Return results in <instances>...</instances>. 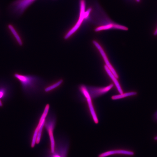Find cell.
<instances>
[{
    "label": "cell",
    "mask_w": 157,
    "mask_h": 157,
    "mask_svg": "<svg viewBox=\"0 0 157 157\" xmlns=\"http://www.w3.org/2000/svg\"><path fill=\"white\" fill-rule=\"evenodd\" d=\"M14 76L20 82L23 91L28 94L37 91L42 83V80L35 76L15 73Z\"/></svg>",
    "instance_id": "1"
},
{
    "label": "cell",
    "mask_w": 157,
    "mask_h": 157,
    "mask_svg": "<svg viewBox=\"0 0 157 157\" xmlns=\"http://www.w3.org/2000/svg\"><path fill=\"white\" fill-rule=\"evenodd\" d=\"M35 0H15L10 5L9 10L13 15H21L26 9Z\"/></svg>",
    "instance_id": "2"
},
{
    "label": "cell",
    "mask_w": 157,
    "mask_h": 157,
    "mask_svg": "<svg viewBox=\"0 0 157 157\" xmlns=\"http://www.w3.org/2000/svg\"><path fill=\"white\" fill-rule=\"evenodd\" d=\"M56 122V120L54 116L52 115L47 117L44 126L48 133L49 138L51 151L52 154L55 152V143L53 136V131Z\"/></svg>",
    "instance_id": "3"
},
{
    "label": "cell",
    "mask_w": 157,
    "mask_h": 157,
    "mask_svg": "<svg viewBox=\"0 0 157 157\" xmlns=\"http://www.w3.org/2000/svg\"><path fill=\"white\" fill-rule=\"evenodd\" d=\"M85 0H81L80 1V13L79 17L77 22L75 25L66 33L64 37V38L66 40L69 38L79 28L85 18Z\"/></svg>",
    "instance_id": "4"
},
{
    "label": "cell",
    "mask_w": 157,
    "mask_h": 157,
    "mask_svg": "<svg viewBox=\"0 0 157 157\" xmlns=\"http://www.w3.org/2000/svg\"><path fill=\"white\" fill-rule=\"evenodd\" d=\"M79 89L86 99L89 108L94 122L96 124L98 123V120L92 104V98L88 91L87 86L84 85H81Z\"/></svg>",
    "instance_id": "5"
},
{
    "label": "cell",
    "mask_w": 157,
    "mask_h": 157,
    "mask_svg": "<svg viewBox=\"0 0 157 157\" xmlns=\"http://www.w3.org/2000/svg\"><path fill=\"white\" fill-rule=\"evenodd\" d=\"M113 84L102 87L87 86L89 94L92 99L99 97L106 93L113 87Z\"/></svg>",
    "instance_id": "6"
},
{
    "label": "cell",
    "mask_w": 157,
    "mask_h": 157,
    "mask_svg": "<svg viewBox=\"0 0 157 157\" xmlns=\"http://www.w3.org/2000/svg\"><path fill=\"white\" fill-rule=\"evenodd\" d=\"M92 42L94 45L98 50L99 52L100 53V54L105 62V65L108 67L113 75L118 79L119 78L118 76L115 69L110 63V62L107 58L106 55L103 49L102 48V47L96 41L93 40Z\"/></svg>",
    "instance_id": "7"
},
{
    "label": "cell",
    "mask_w": 157,
    "mask_h": 157,
    "mask_svg": "<svg viewBox=\"0 0 157 157\" xmlns=\"http://www.w3.org/2000/svg\"><path fill=\"white\" fill-rule=\"evenodd\" d=\"M134 152L132 151L125 149H114L106 151L99 154L97 157H106L115 155H121L129 156H133Z\"/></svg>",
    "instance_id": "8"
},
{
    "label": "cell",
    "mask_w": 157,
    "mask_h": 157,
    "mask_svg": "<svg viewBox=\"0 0 157 157\" xmlns=\"http://www.w3.org/2000/svg\"><path fill=\"white\" fill-rule=\"evenodd\" d=\"M49 108V105L48 104H47L46 106L44 112L40 118L38 125L35 129L31 142V146L32 147H33L36 144V140L39 129L42 122L45 120L48 112Z\"/></svg>",
    "instance_id": "9"
},
{
    "label": "cell",
    "mask_w": 157,
    "mask_h": 157,
    "mask_svg": "<svg viewBox=\"0 0 157 157\" xmlns=\"http://www.w3.org/2000/svg\"><path fill=\"white\" fill-rule=\"evenodd\" d=\"M111 29H120L125 31L127 30V27L114 23L109 22L103 25L97 27L95 29L96 32L108 30Z\"/></svg>",
    "instance_id": "10"
},
{
    "label": "cell",
    "mask_w": 157,
    "mask_h": 157,
    "mask_svg": "<svg viewBox=\"0 0 157 157\" xmlns=\"http://www.w3.org/2000/svg\"><path fill=\"white\" fill-rule=\"evenodd\" d=\"M105 71L114 83L117 89L120 94L123 93V90L117 79L113 75L108 67L105 65L104 66Z\"/></svg>",
    "instance_id": "11"
},
{
    "label": "cell",
    "mask_w": 157,
    "mask_h": 157,
    "mask_svg": "<svg viewBox=\"0 0 157 157\" xmlns=\"http://www.w3.org/2000/svg\"><path fill=\"white\" fill-rule=\"evenodd\" d=\"M8 28L16 40L18 44L19 45L22 46L23 44L22 40L14 26L12 24H10L8 25Z\"/></svg>",
    "instance_id": "12"
},
{
    "label": "cell",
    "mask_w": 157,
    "mask_h": 157,
    "mask_svg": "<svg viewBox=\"0 0 157 157\" xmlns=\"http://www.w3.org/2000/svg\"><path fill=\"white\" fill-rule=\"evenodd\" d=\"M137 93L135 92H131L113 95L111 97L113 100H116L124 98L125 97L136 95Z\"/></svg>",
    "instance_id": "13"
},
{
    "label": "cell",
    "mask_w": 157,
    "mask_h": 157,
    "mask_svg": "<svg viewBox=\"0 0 157 157\" xmlns=\"http://www.w3.org/2000/svg\"><path fill=\"white\" fill-rule=\"evenodd\" d=\"M63 80H60L55 83L46 87L44 89V91L46 92H48L60 86L63 82Z\"/></svg>",
    "instance_id": "14"
},
{
    "label": "cell",
    "mask_w": 157,
    "mask_h": 157,
    "mask_svg": "<svg viewBox=\"0 0 157 157\" xmlns=\"http://www.w3.org/2000/svg\"><path fill=\"white\" fill-rule=\"evenodd\" d=\"M45 121V120L42 122L39 129L36 140V143L37 144H38L40 142L42 131L44 126Z\"/></svg>",
    "instance_id": "15"
},
{
    "label": "cell",
    "mask_w": 157,
    "mask_h": 157,
    "mask_svg": "<svg viewBox=\"0 0 157 157\" xmlns=\"http://www.w3.org/2000/svg\"><path fill=\"white\" fill-rule=\"evenodd\" d=\"M6 88L4 86L0 87V100L3 99L6 93Z\"/></svg>",
    "instance_id": "16"
},
{
    "label": "cell",
    "mask_w": 157,
    "mask_h": 157,
    "mask_svg": "<svg viewBox=\"0 0 157 157\" xmlns=\"http://www.w3.org/2000/svg\"><path fill=\"white\" fill-rule=\"evenodd\" d=\"M92 9L91 8H89L84 13V17L85 19H86L89 16L91 12Z\"/></svg>",
    "instance_id": "17"
},
{
    "label": "cell",
    "mask_w": 157,
    "mask_h": 157,
    "mask_svg": "<svg viewBox=\"0 0 157 157\" xmlns=\"http://www.w3.org/2000/svg\"><path fill=\"white\" fill-rule=\"evenodd\" d=\"M52 157H63L61 155H60L58 154H53V155Z\"/></svg>",
    "instance_id": "18"
},
{
    "label": "cell",
    "mask_w": 157,
    "mask_h": 157,
    "mask_svg": "<svg viewBox=\"0 0 157 157\" xmlns=\"http://www.w3.org/2000/svg\"><path fill=\"white\" fill-rule=\"evenodd\" d=\"M3 106V104L1 100H0V106L1 107Z\"/></svg>",
    "instance_id": "19"
},
{
    "label": "cell",
    "mask_w": 157,
    "mask_h": 157,
    "mask_svg": "<svg viewBox=\"0 0 157 157\" xmlns=\"http://www.w3.org/2000/svg\"><path fill=\"white\" fill-rule=\"evenodd\" d=\"M154 34L155 35H156V34H157V28L154 33Z\"/></svg>",
    "instance_id": "20"
},
{
    "label": "cell",
    "mask_w": 157,
    "mask_h": 157,
    "mask_svg": "<svg viewBox=\"0 0 157 157\" xmlns=\"http://www.w3.org/2000/svg\"><path fill=\"white\" fill-rule=\"evenodd\" d=\"M155 119L157 120V112L156 113V114H155Z\"/></svg>",
    "instance_id": "21"
},
{
    "label": "cell",
    "mask_w": 157,
    "mask_h": 157,
    "mask_svg": "<svg viewBox=\"0 0 157 157\" xmlns=\"http://www.w3.org/2000/svg\"><path fill=\"white\" fill-rule=\"evenodd\" d=\"M154 139L155 140H157V136L154 138Z\"/></svg>",
    "instance_id": "22"
},
{
    "label": "cell",
    "mask_w": 157,
    "mask_h": 157,
    "mask_svg": "<svg viewBox=\"0 0 157 157\" xmlns=\"http://www.w3.org/2000/svg\"><path fill=\"white\" fill-rule=\"evenodd\" d=\"M137 2H139L140 1V0H135Z\"/></svg>",
    "instance_id": "23"
}]
</instances>
